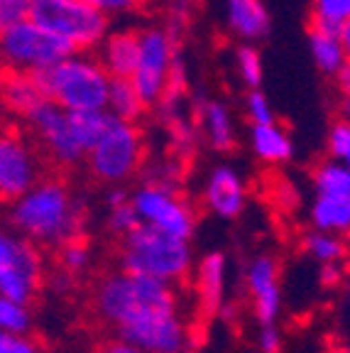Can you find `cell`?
<instances>
[{
  "instance_id": "obj_39",
  "label": "cell",
  "mask_w": 350,
  "mask_h": 353,
  "mask_svg": "<svg viewBox=\"0 0 350 353\" xmlns=\"http://www.w3.org/2000/svg\"><path fill=\"white\" fill-rule=\"evenodd\" d=\"M101 353H145L143 348L132 346V343L127 341H121V339H115V341H108L103 348H101Z\"/></svg>"
},
{
  "instance_id": "obj_3",
  "label": "cell",
  "mask_w": 350,
  "mask_h": 353,
  "mask_svg": "<svg viewBox=\"0 0 350 353\" xmlns=\"http://www.w3.org/2000/svg\"><path fill=\"white\" fill-rule=\"evenodd\" d=\"M37 79L47 101L64 110H105L113 77L93 52H69Z\"/></svg>"
},
{
  "instance_id": "obj_45",
  "label": "cell",
  "mask_w": 350,
  "mask_h": 353,
  "mask_svg": "<svg viewBox=\"0 0 350 353\" xmlns=\"http://www.w3.org/2000/svg\"><path fill=\"white\" fill-rule=\"evenodd\" d=\"M0 72H3V64H0Z\"/></svg>"
},
{
  "instance_id": "obj_2",
  "label": "cell",
  "mask_w": 350,
  "mask_h": 353,
  "mask_svg": "<svg viewBox=\"0 0 350 353\" xmlns=\"http://www.w3.org/2000/svg\"><path fill=\"white\" fill-rule=\"evenodd\" d=\"M10 223L37 245L59 248L81 233V206L61 179H39L34 187L10 201Z\"/></svg>"
},
{
  "instance_id": "obj_25",
  "label": "cell",
  "mask_w": 350,
  "mask_h": 353,
  "mask_svg": "<svg viewBox=\"0 0 350 353\" xmlns=\"http://www.w3.org/2000/svg\"><path fill=\"white\" fill-rule=\"evenodd\" d=\"M318 196H350V170L336 160L323 162L313 172Z\"/></svg>"
},
{
  "instance_id": "obj_18",
  "label": "cell",
  "mask_w": 350,
  "mask_h": 353,
  "mask_svg": "<svg viewBox=\"0 0 350 353\" xmlns=\"http://www.w3.org/2000/svg\"><path fill=\"white\" fill-rule=\"evenodd\" d=\"M198 125L206 135L208 145L218 152H228L236 145V125H233V113L218 99H206L198 108Z\"/></svg>"
},
{
  "instance_id": "obj_1",
  "label": "cell",
  "mask_w": 350,
  "mask_h": 353,
  "mask_svg": "<svg viewBox=\"0 0 350 353\" xmlns=\"http://www.w3.org/2000/svg\"><path fill=\"white\" fill-rule=\"evenodd\" d=\"M96 312L115 336L145 353H179L186 326L174 285L135 272H115L96 287Z\"/></svg>"
},
{
  "instance_id": "obj_17",
  "label": "cell",
  "mask_w": 350,
  "mask_h": 353,
  "mask_svg": "<svg viewBox=\"0 0 350 353\" xmlns=\"http://www.w3.org/2000/svg\"><path fill=\"white\" fill-rule=\"evenodd\" d=\"M140 50V30H115L101 42L99 59L113 79H130Z\"/></svg>"
},
{
  "instance_id": "obj_29",
  "label": "cell",
  "mask_w": 350,
  "mask_h": 353,
  "mask_svg": "<svg viewBox=\"0 0 350 353\" xmlns=\"http://www.w3.org/2000/svg\"><path fill=\"white\" fill-rule=\"evenodd\" d=\"M350 17V0H311V25L338 30Z\"/></svg>"
},
{
  "instance_id": "obj_19",
  "label": "cell",
  "mask_w": 350,
  "mask_h": 353,
  "mask_svg": "<svg viewBox=\"0 0 350 353\" xmlns=\"http://www.w3.org/2000/svg\"><path fill=\"white\" fill-rule=\"evenodd\" d=\"M250 148L267 165H282L294 154L291 135L277 121L250 125Z\"/></svg>"
},
{
  "instance_id": "obj_37",
  "label": "cell",
  "mask_w": 350,
  "mask_h": 353,
  "mask_svg": "<svg viewBox=\"0 0 350 353\" xmlns=\"http://www.w3.org/2000/svg\"><path fill=\"white\" fill-rule=\"evenodd\" d=\"M258 343L262 353H279L282 351V334H279V329L274 324H262Z\"/></svg>"
},
{
  "instance_id": "obj_42",
  "label": "cell",
  "mask_w": 350,
  "mask_h": 353,
  "mask_svg": "<svg viewBox=\"0 0 350 353\" xmlns=\"http://www.w3.org/2000/svg\"><path fill=\"white\" fill-rule=\"evenodd\" d=\"M340 118L350 123V99H345V101H343V105H340Z\"/></svg>"
},
{
  "instance_id": "obj_24",
  "label": "cell",
  "mask_w": 350,
  "mask_h": 353,
  "mask_svg": "<svg viewBox=\"0 0 350 353\" xmlns=\"http://www.w3.org/2000/svg\"><path fill=\"white\" fill-rule=\"evenodd\" d=\"M301 245H304V250H307L313 260H318L321 265L323 263H343L345 253H348L345 241L340 238V233L318 231V228H313L311 233H307L304 241H301Z\"/></svg>"
},
{
  "instance_id": "obj_27",
  "label": "cell",
  "mask_w": 350,
  "mask_h": 353,
  "mask_svg": "<svg viewBox=\"0 0 350 353\" xmlns=\"http://www.w3.org/2000/svg\"><path fill=\"white\" fill-rule=\"evenodd\" d=\"M236 69H238V77L243 79V83L247 88H260L265 77V66H262V54H260L258 47H252V42H245L238 47Z\"/></svg>"
},
{
  "instance_id": "obj_31",
  "label": "cell",
  "mask_w": 350,
  "mask_h": 353,
  "mask_svg": "<svg viewBox=\"0 0 350 353\" xmlns=\"http://www.w3.org/2000/svg\"><path fill=\"white\" fill-rule=\"evenodd\" d=\"M329 154L350 170V123L338 118L329 130Z\"/></svg>"
},
{
  "instance_id": "obj_30",
  "label": "cell",
  "mask_w": 350,
  "mask_h": 353,
  "mask_svg": "<svg viewBox=\"0 0 350 353\" xmlns=\"http://www.w3.org/2000/svg\"><path fill=\"white\" fill-rule=\"evenodd\" d=\"M59 260L66 272H81L88 265V260H91V253H88L86 243L79 236H74L59 245Z\"/></svg>"
},
{
  "instance_id": "obj_32",
  "label": "cell",
  "mask_w": 350,
  "mask_h": 353,
  "mask_svg": "<svg viewBox=\"0 0 350 353\" xmlns=\"http://www.w3.org/2000/svg\"><path fill=\"white\" fill-rule=\"evenodd\" d=\"M108 226H110V231L118 233V236H127V233L135 231V228L140 226V216H137L130 199L118 206H110Z\"/></svg>"
},
{
  "instance_id": "obj_36",
  "label": "cell",
  "mask_w": 350,
  "mask_h": 353,
  "mask_svg": "<svg viewBox=\"0 0 350 353\" xmlns=\"http://www.w3.org/2000/svg\"><path fill=\"white\" fill-rule=\"evenodd\" d=\"M30 10H32V0H0V30L28 20Z\"/></svg>"
},
{
  "instance_id": "obj_12",
  "label": "cell",
  "mask_w": 350,
  "mask_h": 353,
  "mask_svg": "<svg viewBox=\"0 0 350 353\" xmlns=\"http://www.w3.org/2000/svg\"><path fill=\"white\" fill-rule=\"evenodd\" d=\"M28 123L32 125L34 138L39 140L44 154L59 167H76L86 160V150L79 145L76 135L69 123V110L61 105L44 101L30 113Z\"/></svg>"
},
{
  "instance_id": "obj_35",
  "label": "cell",
  "mask_w": 350,
  "mask_h": 353,
  "mask_svg": "<svg viewBox=\"0 0 350 353\" xmlns=\"http://www.w3.org/2000/svg\"><path fill=\"white\" fill-rule=\"evenodd\" d=\"M0 353H44L30 334H12L0 329Z\"/></svg>"
},
{
  "instance_id": "obj_28",
  "label": "cell",
  "mask_w": 350,
  "mask_h": 353,
  "mask_svg": "<svg viewBox=\"0 0 350 353\" xmlns=\"http://www.w3.org/2000/svg\"><path fill=\"white\" fill-rule=\"evenodd\" d=\"M0 329L12 331V334H30V329H32L30 304L0 294Z\"/></svg>"
},
{
  "instance_id": "obj_14",
  "label": "cell",
  "mask_w": 350,
  "mask_h": 353,
  "mask_svg": "<svg viewBox=\"0 0 350 353\" xmlns=\"http://www.w3.org/2000/svg\"><path fill=\"white\" fill-rule=\"evenodd\" d=\"M245 182L233 167L220 165L208 174L206 189H203V204L211 214L220 216V219H238L245 209Z\"/></svg>"
},
{
  "instance_id": "obj_34",
  "label": "cell",
  "mask_w": 350,
  "mask_h": 353,
  "mask_svg": "<svg viewBox=\"0 0 350 353\" xmlns=\"http://www.w3.org/2000/svg\"><path fill=\"white\" fill-rule=\"evenodd\" d=\"M83 3L103 12L105 17H125L143 10L147 0H83Z\"/></svg>"
},
{
  "instance_id": "obj_26",
  "label": "cell",
  "mask_w": 350,
  "mask_h": 353,
  "mask_svg": "<svg viewBox=\"0 0 350 353\" xmlns=\"http://www.w3.org/2000/svg\"><path fill=\"white\" fill-rule=\"evenodd\" d=\"M108 121V110H69V123L72 130L76 135L79 145L88 152L96 138L101 135V130L105 128Z\"/></svg>"
},
{
  "instance_id": "obj_44",
  "label": "cell",
  "mask_w": 350,
  "mask_h": 353,
  "mask_svg": "<svg viewBox=\"0 0 350 353\" xmlns=\"http://www.w3.org/2000/svg\"><path fill=\"white\" fill-rule=\"evenodd\" d=\"M179 353H192V351H189V346H186V348H181V351Z\"/></svg>"
},
{
  "instance_id": "obj_4",
  "label": "cell",
  "mask_w": 350,
  "mask_h": 353,
  "mask_svg": "<svg viewBox=\"0 0 350 353\" xmlns=\"http://www.w3.org/2000/svg\"><path fill=\"white\" fill-rule=\"evenodd\" d=\"M192 263V245L186 238L157 231L145 223L123 236L121 265L125 272L176 285L189 275Z\"/></svg>"
},
{
  "instance_id": "obj_15",
  "label": "cell",
  "mask_w": 350,
  "mask_h": 353,
  "mask_svg": "<svg viewBox=\"0 0 350 353\" xmlns=\"http://www.w3.org/2000/svg\"><path fill=\"white\" fill-rule=\"evenodd\" d=\"M44 101L47 96L39 86L37 74L10 72V69L0 72V105L6 113L28 121L30 113Z\"/></svg>"
},
{
  "instance_id": "obj_41",
  "label": "cell",
  "mask_w": 350,
  "mask_h": 353,
  "mask_svg": "<svg viewBox=\"0 0 350 353\" xmlns=\"http://www.w3.org/2000/svg\"><path fill=\"white\" fill-rule=\"evenodd\" d=\"M338 34H340V42H343V47H345V57L350 59V17L338 28Z\"/></svg>"
},
{
  "instance_id": "obj_33",
  "label": "cell",
  "mask_w": 350,
  "mask_h": 353,
  "mask_svg": "<svg viewBox=\"0 0 350 353\" xmlns=\"http://www.w3.org/2000/svg\"><path fill=\"white\" fill-rule=\"evenodd\" d=\"M245 113H247V121L250 125L255 123H269L274 121V110L272 103H269L267 96L260 91V88H250L245 96Z\"/></svg>"
},
{
  "instance_id": "obj_22",
  "label": "cell",
  "mask_w": 350,
  "mask_h": 353,
  "mask_svg": "<svg viewBox=\"0 0 350 353\" xmlns=\"http://www.w3.org/2000/svg\"><path fill=\"white\" fill-rule=\"evenodd\" d=\"M105 110L115 118L137 123L145 116L147 103L143 101V96H140V91H137L135 83H132L130 79H110Z\"/></svg>"
},
{
  "instance_id": "obj_13",
  "label": "cell",
  "mask_w": 350,
  "mask_h": 353,
  "mask_svg": "<svg viewBox=\"0 0 350 353\" xmlns=\"http://www.w3.org/2000/svg\"><path fill=\"white\" fill-rule=\"evenodd\" d=\"M247 290H250L255 316L260 324H274L282 309V290H279V265L269 255H260L247 268Z\"/></svg>"
},
{
  "instance_id": "obj_23",
  "label": "cell",
  "mask_w": 350,
  "mask_h": 353,
  "mask_svg": "<svg viewBox=\"0 0 350 353\" xmlns=\"http://www.w3.org/2000/svg\"><path fill=\"white\" fill-rule=\"evenodd\" d=\"M311 223L318 231L348 233L350 231V196H318L311 206Z\"/></svg>"
},
{
  "instance_id": "obj_8",
  "label": "cell",
  "mask_w": 350,
  "mask_h": 353,
  "mask_svg": "<svg viewBox=\"0 0 350 353\" xmlns=\"http://www.w3.org/2000/svg\"><path fill=\"white\" fill-rule=\"evenodd\" d=\"M44 280L39 245L15 228L0 226V294L30 304Z\"/></svg>"
},
{
  "instance_id": "obj_7",
  "label": "cell",
  "mask_w": 350,
  "mask_h": 353,
  "mask_svg": "<svg viewBox=\"0 0 350 353\" xmlns=\"http://www.w3.org/2000/svg\"><path fill=\"white\" fill-rule=\"evenodd\" d=\"M69 52H74L69 44L37 25L32 17L0 30V64L10 72L42 74Z\"/></svg>"
},
{
  "instance_id": "obj_16",
  "label": "cell",
  "mask_w": 350,
  "mask_h": 353,
  "mask_svg": "<svg viewBox=\"0 0 350 353\" xmlns=\"http://www.w3.org/2000/svg\"><path fill=\"white\" fill-rule=\"evenodd\" d=\"M225 25L243 42H260L272 30L265 0H225Z\"/></svg>"
},
{
  "instance_id": "obj_40",
  "label": "cell",
  "mask_w": 350,
  "mask_h": 353,
  "mask_svg": "<svg viewBox=\"0 0 350 353\" xmlns=\"http://www.w3.org/2000/svg\"><path fill=\"white\" fill-rule=\"evenodd\" d=\"M336 83H338L340 94H343V99H350V59L345 61L343 66L338 69V74H336Z\"/></svg>"
},
{
  "instance_id": "obj_10",
  "label": "cell",
  "mask_w": 350,
  "mask_h": 353,
  "mask_svg": "<svg viewBox=\"0 0 350 353\" xmlns=\"http://www.w3.org/2000/svg\"><path fill=\"white\" fill-rule=\"evenodd\" d=\"M130 201L140 216V223L172 233V236L186 238V241L192 238L194 223H196L194 211L172 187L147 182L130 194Z\"/></svg>"
},
{
  "instance_id": "obj_6",
  "label": "cell",
  "mask_w": 350,
  "mask_h": 353,
  "mask_svg": "<svg viewBox=\"0 0 350 353\" xmlns=\"http://www.w3.org/2000/svg\"><path fill=\"white\" fill-rule=\"evenodd\" d=\"M30 17L74 52H96L110 32V17L83 0H32Z\"/></svg>"
},
{
  "instance_id": "obj_38",
  "label": "cell",
  "mask_w": 350,
  "mask_h": 353,
  "mask_svg": "<svg viewBox=\"0 0 350 353\" xmlns=\"http://www.w3.org/2000/svg\"><path fill=\"white\" fill-rule=\"evenodd\" d=\"M343 280V263H323L321 265V282L326 287H336Z\"/></svg>"
},
{
  "instance_id": "obj_11",
  "label": "cell",
  "mask_w": 350,
  "mask_h": 353,
  "mask_svg": "<svg viewBox=\"0 0 350 353\" xmlns=\"http://www.w3.org/2000/svg\"><path fill=\"white\" fill-rule=\"evenodd\" d=\"M42 174V160L32 143L12 128H0V201H15Z\"/></svg>"
},
{
  "instance_id": "obj_21",
  "label": "cell",
  "mask_w": 350,
  "mask_h": 353,
  "mask_svg": "<svg viewBox=\"0 0 350 353\" xmlns=\"http://www.w3.org/2000/svg\"><path fill=\"white\" fill-rule=\"evenodd\" d=\"M225 287V258L223 253H208L198 265V304L206 314H216L223 304Z\"/></svg>"
},
{
  "instance_id": "obj_5",
  "label": "cell",
  "mask_w": 350,
  "mask_h": 353,
  "mask_svg": "<svg viewBox=\"0 0 350 353\" xmlns=\"http://www.w3.org/2000/svg\"><path fill=\"white\" fill-rule=\"evenodd\" d=\"M145 160V138L137 123L108 113L105 128L88 148L86 165L99 182L123 184L137 174Z\"/></svg>"
},
{
  "instance_id": "obj_9",
  "label": "cell",
  "mask_w": 350,
  "mask_h": 353,
  "mask_svg": "<svg viewBox=\"0 0 350 353\" xmlns=\"http://www.w3.org/2000/svg\"><path fill=\"white\" fill-rule=\"evenodd\" d=\"M176 59V34L169 28L140 30V50L130 81L135 83L147 108L162 101Z\"/></svg>"
},
{
  "instance_id": "obj_43",
  "label": "cell",
  "mask_w": 350,
  "mask_h": 353,
  "mask_svg": "<svg viewBox=\"0 0 350 353\" xmlns=\"http://www.w3.org/2000/svg\"><path fill=\"white\" fill-rule=\"evenodd\" d=\"M333 353H350V346H340V348H336Z\"/></svg>"
},
{
  "instance_id": "obj_20",
  "label": "cell",
  "mask_w": 350,
  "mask_h": 353,
  "mask_svg": "<svg viewBox=\"0 0 350 353\" xmlns=\"http://www.w3.org/2000/svg\"><path fill=\"white\" fill-rule=\"evenodd\" d=\"M309 50H311V59L316 69L326 77H336L340 66L348 61L345 57V47L340 42L338 30L323 28V25H311L309 32Z\"/></svg>"
}]
</instances>
